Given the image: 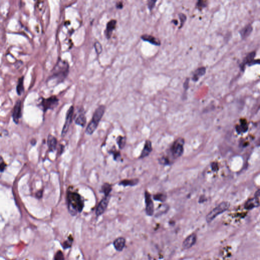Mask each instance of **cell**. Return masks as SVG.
I'll return each instance as SVG.
<instances>
[{
  "instance_id": "12",
  "label": "cell",
  "mask_w": 260,
  "mask_h": 260,
  "mask_svg": "<svg viewBox=\"0 0 260 260\" xmlns=\"http://www.w3.org/2000/svg\"><path fill=\"white\" fill-rule=\"evenodd\" d=\"M197 240V236L195 234H192L188 237L182 243V247L184 249H188L195 244Z\"/></svg>"
},
{
  "instance_id": "3",
  "label": "cell",
  "mask_w": 260,
  "mask_h": 260,
  "mask_svg": "<svg viewBox=\"0 0 260 260\" xmlns=\"http://www.w3.org/2000/svg\"><path fill=\"white\" fill-rule=\"evenodd\" d=\"M230 206V205L228 202H223L220 203L218 206H216L207 215L206 218L207 223H210V222H211L218 215L228 210Z\"/></svg>"
},
{
  "instance_id": "18",
  "label": "cell",
  "mask_w": 260,
  "mask_h": 260,
  "mask_svg": "<svg viewBox=\"0 0 260 260\" xmlns=\"http://www.w3.org/2000/svg\"><path fill=\"white\" fill-rule=\"evenodd\" d=\"M206 68L205 67H201L195 71L192 76V80L195 82H197L201 77L203 76L206 73Z\"/></svg>"
},
{
  "instance_id": "10",
  "label": "cell",
  "mask_w": 260,
  "mask_h": 260,
  "mask_svg": "<svg viewBox=\"0 0 260 260\" xmlns=\"http://www.w3.org/2000/svg\"><path fill=\"white\" fill-rule=\"evenodd\" d=\"M105 111V107L104 105L99 106L95 111L91 122L98 126L99 123L103 117Z\"/></svg>"
},
{
  "instance_id": "11",
  "label": "cell",
  "mask_w": 260,
  "mask_h": 260,
  "mask_svg": "<svg viewBox=\"0 0 260 260\" xmlns=\"http://www.w3.org/2000/svg\"><path fill=\"white\" fill-rule=\"evenodd\" d=\"M12 117L14 122L15 123H17L19 119L21 117V100H18L15 105L14 111L12 113Z\"/></svg>"
},
{
  "instance_id": "14",
  "label": "cell",
  "mask_w": 260,
  "mask_h": 260,
  "mask_svg": "<svg viewBox=\"0 0 260 260\" xmlns=\"http://www.w3.org/2000/svg\"><path fill=\"white\" fill-rule=\"evenodd\" d=\"M116 25V21L114 19L111 20L108 22L106 26V30L105 31V34L107 38L109 39L111 37L112 33L115 29Z\"/></svg>"
},
{
  "instance_id": "26",
  "label": "cell",
  "mask_w": 260,
  "mask_h": 260,
  "mask_svg": "<svg viewBox=\"0 0 260 260\" xmlns=\"http://www.w3.org/2000/svg\"><path fill=\"white\" fill-rule=\"evenodd\" d=\"M97 126H98V125L91 121V122L89 123L88 126H87V129H86L87 134L90 135H92L97 129Z\"/></svg>"
},
{
  "instance_id": "31",
  "label": "cell",
  "mask_w": 260,
  "mask_h": 260,
  "mask_svg": "<svg viewBox=\"0 0 260 260\" xmlns=\"http://www.w3.org/2000/svg\"><path fill=\"white\" fill-rule=\"evenodd\" d=\"M178 16H179V19L180 21V26L179 27V28H181V27H182V26L184 25V24L186 21L187 18V16L184 14H182V13L179 14Z\"/></svg>"
},
{
  "instance_id": "6",
  "label": "cell",
  "mask_w": 260,
  "mask_h": 260,
  "mask_svg": "<svg viewBox=\"0 0 260 260\" xmlns=\"http://www.w3.org/2000/svg\"><path fill=\"white\" fill-rule=\"evenodd\" d=\"M256 55V53L255 52H250L247 55L246 57L243 59V63L240 65V68L241 69V71H244L246 65H248L249 66L255 65L257 64L259 65L260 64L259 60H254V57Z\"/></svg>"
},
{
  "instance_id": "44",
  "label": "cell",
  "mask_w": 260,
  "mask_h": 260,
  "mask_svg": "<svg viewBox=\"0 0 260 260\" xmlns=\"http://www.w3.org/2000/svg\"><path fill=\"white\" fill-rule=\"evenodd\" d=\"M172 22H173L174 24H175V25H177L178 24V21L177 20H173Z\"/></svg>"
},
{
  "instance_id": "29",
  "label": "cell",
  "mask_w": 260,
  "mask_h": 260,
  "mask_svg": "<svg viewBox=\"0 0 260 260\" xmlns=\"http://www.w3.org/2000/svg\"><path fill=\"white\" fill-rule=\"evenodd\" d=\"M157 211V215H161L164 213H165L167 212L169 209V206L167 204L162 205L158 209Z\"/></svg>"
},
{
  "instance_id": "16",
  "label": "cell",
  "mask_w": 260,
  "mask_h": 260,
  "mask_svg": "<svg viewBox=\"0 0 260 260\" xmlns=\"http://www.w3.org/2000/svg\"><path fill=\"white\" fill-rule=\"evenodd\" d=\"M253 27L251 25L248 24L246 25L244 28L240 31L239 34L241 36V38L243 39H246L250 35L253 31Z\"/></svg>"
},
{
  "instance_id": "35",
  "label": "cell",
  "mask_w": 260,
  "mask_h": 260,
  "mask_svg": "<svg viewBox=\"0 0 260 260\" xmlns=\"http://www.w3.org/2000/svg\"><path fill=\"white\" fill-rule=\"evenodd\" d=\"M6 167V164L3 160V158L0 156V171L3 172L4 170Z\"/></svg>"
},
{
  "instance_id": "21",
  "label": "cell",
  "mask_w": 260,
  "mask_h": 260,
  "mask_svg": "<svg viewBox=\"0 0 260 260\" xmlns=\"http://www.w3.org/2000/svg\"><path fill=\"white\" fill-rule=\"evenodd\" d=\"M237 132L238 134H240L241 133L246 132L248 130V125L246 121L244 119L240 121V125H237L236 127Z\"/></svg>"
},
{
  "instance_id": "2",
  "label": "cell",
  "mask_w": 260,
  "mask_h": 260,
  "mask_svg": "<svg viewBox=\"0 0 260 260\" xmlns=\"http://www.w3.org/2000/svg\"><path fill=\"white\" fill-rule=\"evenodd\" d=\"M69 72V65L66 61L62 60L57 62L53 68L52 75L49 80H55L57 83L64 81L66 78Z\"/></svg>"
},
{
  "instance_id": "5",
  "label": "cell",
  "mask_w": 260,
  "mask_h": 260,
  "mask_svg": "<svg viewBox=\"0 0 260 260\" xmlns=\"http://www.w3.org/2000/svg\"><path fill=\"white\" fill-rule=\"evenodd\" d=\"M184 140L182 138H179L174 142L171 147V152L174 157L177 158L182 156L184 151Z\"/></svg>"
},
{
  "instance_id": "8",
  "label": "cell",
  "mask_w": 260,
  "mask_h": 260,
  "mask_svg": "<svg viewBox=\"0 0 260 260\" xmlns=\"http://www.w3.org/2000/svg\"><path fill=\"white\" fill-rule=\"evenodd\" d=\"M145 202L146 205V213L149 216H152L154 213V206L151 195L148 192H145Z\"/></svg>"
},
{
  "instance_id": "36",
  "label": "cell",
  "mask_w": 260,
  "mask_h": 260,
  "mask_svg": "<svg viewBox=\"0 0 260 260\" xmlns=\"http://www.w3.org/2000/svg\"><path fill=\"white\" fill-rule=\"evenodd\" d=\"M111 153L113 154L114 159L115 160H118V159L121 157V154L119 153V152H118L116 150H113L111 149Z\"/></svg>"
},
{
  "instance_id": "4",
  "label": "cell",
  "mask_w": 260,
  "mask_h": 260,
  "mask_svg": "<svg viewBox=\"0 0 260 260\" xmlns=\"http://www.w3.org/2000/svg\"><path fill=\"white\" fill-rule=\"evenodd\" d=\"M59 103V99L56 96H53L48 98H42L39 106L42 108L43 111L49 109H53Z\"/></svg>"
},
{
  "instance_id": "39",
  "label": "cell",
  "mask_w": 260,
  "mask_h": 260,
  "mask_svg": "<svg viewBox=\"0 0 260 260\" xmlns=\"http://www.w3.org/2000/svg\"><path fill=\"white\" fill-rule=\"evenodd\" d=\"M189 82H190V78H187L185 80L184 83V87L185 90L188 89L189 87Z\"/></svg>"
},
{
  "instance_id": "22",
  "label": "cell",
  "mask_w": 260,
  "mask_h": 260,
  "mask_svg": "<svg viewBox=\"0 0 260 260\" xmlns=\"http://www.w3.org/2000/svg\"><path fill=\"white\" fill-rule=\"evenodd\" d=\"M139 179L137 178H135V179H125L123 180L119 183V185H122L124 187H127V186H135L137 185V184L139 183Z\"/></svg>"
},
{
  "instance_id": "7",
  "label": "cell",
  "mask_w": 260,
  "mask_h": 260,
  "mask_svg": "<svg viewBox=\"0 0 260 260\" xmlns=\"http://www.w3.org/2000/svg\"><path fill=\"white\" fill-rule=\"evenodd\" d=\"M74 110V109L73 106H71L69 108V109H68V111L67 112L65 125L64 126L62 131V137H64L66 135L67 133L68 132L69 126L72 122V118H73V116Z\"/></svg>"
},
{
  "instance_id": "1",
  "label": "cell",
  "mask_w": 260,
  "mask_h": 260,
  "mask_svg": "<svg viewBox=\"0 0 260 260\" xmlns=\"http://www.w3.org/2000/svg\"><path fill=\"white\" fill-rule=\"evenodd\" d=\"M68 208L69 213L75 216L78 212H81L84 207L83 200L80 194L73 192L67 194Z\"/></svg>"
},
{
  "instance_id": "40",
  "label": "cell",
  "mask_w": 260,
  "mask_h": 260,
  "mask_svg": "<svg viewBox=\"0 0 260 260\" xmlns=\"http://www.w3.org/2000/svg\"><path fill=\"white\" fill-rule=\"evenodd\" d=\"M71 244H72L71 241H70L69 243V241H66L64 243L63 246L64 248H68V247H70L71 246Z\"/></svg>"
},
{
  "instance_id": "42",
  "label": "cell",
  "mask_w": 260,
  "mask_h": 260,
  "mask_svg": "<svg viewBox=\"0 0 260 260\" xmlns=\"http://www.w3.org/2000/svg\"><path fill=\"white\" fill-rule=\"evenodd\" d=\"M122 7H123V5H122V2H119V3H117L116 7L118 8V9H122Z\"/></svg>"
},
{
  "instance_id": "43",
  "label": "cell",
  "mask_w": 260,
  "mask_h": 260,
  "mask_svg": "<svg viewBox=\"0 0 260 260\" xmlns=\"http://www.w3.org/2000/svg\"><path fill=\"white\" fill-rule=\"evenodd\" d=\"M204 198L205 197H200V200H199V202H200V203H202V202H204Z\"/></svg>"
},
{
  "instance_id": "13",
  "label": "cell",
  "mask_w": 260,
  "mask_h": 260,
  "mask_svg": "<svg viewBox=\"0 0 260 260\" xmlns=\"http://www.w3.org/2000/svg\"><path fill=\"white\" fill-rule=\"evenodd\" d=\"M259 197L254 196L253 198L250 199L247 201L244 205V208L247 210H251L256 207H259Z\"/></svg>"
},
{
  "instance_id": "33",
  "label": "cell",
  "mask_w": 260,
  "mask_h": 260,
  "mask_svg": "<svg viewBox=\"0 0 260 260\" xmlns=\"http://www.w3.org/2000/svg\"><path fill=\"white\" fill-rule=\"evenodd\" d=\"M55 260H65L64 256L62 251H58L55 256Z\"/></svg>"
},
{
  "instance_id": "27",
  "label": "cell",
  "mask_w": 260,
  "mask_h": 260,
  "mask_svg": "<svg viewBox=\"0 0 260 260\" xmlns=\"http://www.w3.org/2000/svg\"><path fill=\"white\" fill-rule=\"evenodd\" d=\"M116 142L118 143L119 149H122L123 147H125V144L126 143V137L119 136L116 139Z\"/></svg>"
},
{
  "instance_id": "32",
  "label": "cell",
  "mask_w": 260,
  "mask_h": 260,
  "mask_svg": "<svg viewBox=\"0 0 260 260\" xmlns=\"http://www.w3.org/2000/svg\"><path fill=\"white\" fill-rule=\"evenodd\" d=\"M95 48L96 49V52L98 54H100L102 51V47L101 44H100L99 42H96L95 43Z\"/></svg>"
},
{
  "instance_id": "34",
  "label": "cell",
  "mask_w": 260,
  "mask_h": 260,
  "mask_svg": "<svg viewBox=\"0 0 260 260\" xmlns=\"http://www.w3.org/2000/svg\"><path fill=\"white\" fill-rule=\"evenodd\" d=\"M159 163L163 165H168L170 164L169 160L166 157H162L159 160Z\"/></svg>"
},
{
  "instance_id": "38",
  "label": "cell",
  "mask_w": 260,
  "mask_h": 260,
  "mask_svg": "<svg viewBox=\"0 0 260 260\" xmlns=\"http://www.w3.org/2000/svg\"><path fill=\"white\" fill-rule=\"evenodd\" d=\"M211 166L212 170L213 171H218L219 170V165H218V163H216V162H213V163H212L211 164Z\"/></svg>"
},
{
  "instance_id": "25",
  "label": "cell",
  "mask_w": 260,
  "mask_h": 260,
  "mask_svg": "<svg viewBox=\"0 0 260 260\" xmlns=\"http://www.w3.org/2000/svg\"><path fill=\"white\" fill-rule=\"evenodd\" d=\"M112 191V185L108 183H105L102 187V192L104 194L105 196L110 195Z\"/></svg>"
},
{
  "instance_id": "28",
  "label": "cell",
  "mask_w": 260,
  "mask_h": 260,
  "mask_svg": "<svg viewBox=\"0 0 260 260\" xmlns=\"http://www.w3.org/2000/svg\"><path fill=\"white\" fill-rule=\"evenodd\" d=\"M153 199L156 201L163 202L166 201V199H167V196L164 194L159 193V194H156L153 196Z\"/></svg>"
},
{
  "instance_id": "41",
  "label": "cell",
  "mask_w": 260,
  "mask_h": 260,
  "mask_svg": "<svg viewBox=\"0 0 260 260\" xmlns=\"http://www.w3.org/2000/svg\"><path fill=\"white\" fill-rule=\"evenodd\" d=\"M42 191H38L37 192V194H36V196H37L38 198H41L42 196Z\"/></svg>"
},
{
  "instance_id": "15",
  "label": "cell",
  "mask_w": 260,
  "mask_h": 260,
  "mask_svg": "<svg viewBox=\"0 0 260 260\" xmlns=\"http://www.w3.org/2000/svg\"><path fill=\"white\" fill-rule=\"evenodd\" d=\"M152 150H153V147H152L151 141L149 140L146 141L144 144V148L143 149L141 155L140 156V158L143 159L146 157L150 154Z\"/></svg>"
},
{
  "instance_id": "30",
  "label": "cell",
  "mask_w": 260,
  "mask_h": 260,
  "mask_svg": "<svg viewBox=\"0 0 260 260\" xmlns=\"http://www.w3.org/2000/svg\"><path fill=\"white\" fill-rule=\"evenodd\" d=\"M206 6H207L206 2L202 1V0H199L196 4V7L198 8L200 10L203 9L204 8L206 7Z\"/></svg>"
},
{
  "instance_id": "17",
  "label": "cell",
  "mask_w": 260,
  "mask_h": 260,
  "mask_svg": "<svg viewBox=\"0 0 260 260\" xmlns=\"http://www.w3.org/2000/svg\"><path fill=\"white\" fill-rule=\"evenodd\" d=\"M126 243V240L123 237H119L115 240L113 243V246L116 250L121 251L123 250Z\"/></svg>"
},
{
  "instance_id": "9",
  "label": "cell",
  "mask_w": 260,
  "mask_h": 260,
  "mask_svg": "<svg viewBox=\"0 0 260 260\" xmlns=\"http://www.w3.org/2000/svg\"><path fill=\"white\" fill-rule=\"evenodd\" d=\"M110 199V195L105 196L101 201L96 209V214L97 216L102 215L106 210Z\"/></svg>"
},
{
  "instance_id": "20",
  "label": "cell",
  "mask_w": 260,
  "mask_h": 260,
  "mask_svg": "<svg viewBox=\"0 0 260 260\" xmlns=\"http://www.w3.org/2000/svg\"><path fill=\"white\" fill-rule=\"evenodd\" d=\"M47 144L50 151H55L57 146V140L56 137L52 135H49L47 139Z\"/></svg>"
},
{
  "instance_id": "23",
  "label": "cell",
  "mask_w": 260,
  "mask_h": 260,
  "mask_svg": "<svg viewBox=\"0 0 260 260\" xmlns=\"http://www.w3.org/2000/svg\"><path fill=\"white\" fill-rule=\"evenodd\" d=\"M24 76H22L19 78L18 81L17 85L16 87V92H17L18 95H19V96L21 95L22 93L24 92L25 88H24Z\"/></svg>"
},
{
  "instance_id": "24",
  "label": "cell",
  "mask_w": 260,
  "mask_h": 260,
  "mask_svg": "<svg viewBox=\"0 0 260 260\" xmlns=\"http://www.w3.org/2000/svg\"><path fill=\"white\" fill-rule=\"evenodd\" d=\"M75 123L76 125H79L82 127L85 126L87 123V118L85 117V115L83 113L80 114L75 119Z\"/></svg>"
},
{
  "instance_id": "37",
  "label": "cell",
  "mask_w": 260,
  "mask_h": 260,
  "mask_svg": "<svg viewBox=\"0 0 260 260\" xmlns=\"http://www.w3.org/2000/svg\"><path fill=\"white\" fill-rule=\"evenodd\" d=\"M156 2L157 1H154V0H150L148 2V7L150 10H151L154 8Z\"/></svg>"
},
{
  "instance_id": "19",
  "label": "cell",
  "mask_w": 260,
  "mask_h": 260,
  "mask_svg": "<svg viewBox=\"0 0 260 260\" xmlns=\"http://www.w3.org/2000/svg\"><path fill=\"white\" fill-rule=\"evenodd\" d=\"M141 39L145 41H147L151 44H153L155 45H160L161 42L159 39L156 38V37H153V36L149 35H143L141 36Z\"/></svg>"
}]
</instances>
